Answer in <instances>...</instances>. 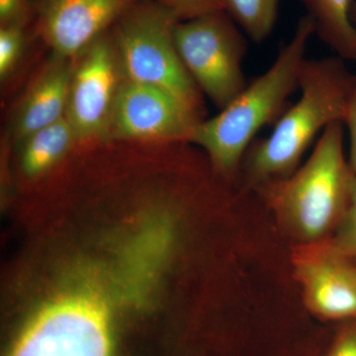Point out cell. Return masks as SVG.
Returning a JSON list of instances; mask_svg holds the SVG:
<instances>
[{"instance_id": "obj_1", "label": "cell", "mask_w": 356, "mask_h": 356, "mask_svg": "<svg viewBox=\"0 0 356 356\" xmlns=\"http://www.w3.org/2000/svg\"><path fill=\"white\" fill-rule=\"evenodd\" d=\"M315 24L300 18L294 34L261 76L252 79L228 106L196 126L189 143L202 149L215 172L229 179L240 170L255 136L275 124L286 110L288 98L299 89L300 76Z\"/></svg>"}, {"instance_id": "obj_2", "label": "cell", "mask_w": 356, "mask_h": 356, "mask_svg": "<svg viewBox=\"0 0 356 356\" xmlns=\"http://www.w3.org/2000/svg\"><path fill=\"white\" fill-rule=\"evenodd\" d=\"M355 81V74L339 56L307 58L298 102L283 112L270 135L254 140L243 156L240 168L248 186L254 188L294 172L318 134L343 121Z\"/></svg>"}, {"instance_id": "obj_3", "label": "cell", "mask_w": 356, "mask_h": 356, "mask_svg": "<svg viewBox=\"0 0 356 356\" xmlns=\"http://www.w3.org/2000/svg\"><path fill=\"white\" fill-rule=\"evenodd\" d=\"M356 175L344 153V125L321 134L303 165L254 187L297 243L331 238L350 204Z\"/></svg>"}, {"instance_id": "obj_4", "label": "cell", "mask_w": 356, "mask_h": 356, "mask_svg": "<svg viewBox=\"0 0 356 356\" xmlns=\"http://www.w3.org/2000/svg\"><path fill=\"white\" fill-rule=\"evenodd\" d=\"M179 19L153 0H138L110 29L122 74L172 93L204 117L203 95L175 43Z\"/></svg>"}, {"instance_id": "obj_5", "label": "cell", "mask_w": 356, "mask_h": 356, "mask_svg": "<svg viewBox=\"0 0 356 356\" xmlns=\"http://www.w3.org/2000/svg\"><path fill=\"white\" fill-rule=\"evenodd\" d=\"M175 38L192 81L218 109L228 106L248 86L245 33L224 10L179 21Z\"/></svg>"}, {"instance_id": "obj_6", "label": "cell", "mask_w": 356, "mask_h": 356, "mask_svg": "<svg viewBox=\"0 0 356 356\" xmlns=\"http://www.w3.org/2000/svg\"><path fill=\"white\" fill-rule=\"evenodd\" d=\"M113 318L65 295L44 300L11 356H110Z\"/></svg>"}, {"instance_id": "obj_7", "label": "cell", "mask_w": 356, "mask_h": 356, "mask_svg": "<svg viewBox=\"0 0 356 356\" xmlns=\"http://www.w3.org/2000/svg\"><path fill=\"white\" fill-rule=\"evenodd\" d=\"M123 79L110 30L74 58L65 119L79 147L107 142Z\"/></svg>"}, {"instance_id": "obj_8", "label": "cell", "mask_w": 356, "mask_h": 356, "mask_svg": "<svg viewBox=\"0 0 356 356\" xmlns=\"http://www.w3.org/2000/svg\"><path fill=\"white\" fill-rule=\"evenodd\" d=\"M205 117L172 93L154 86L123 79L107 142H188Z\"/></svg>"}, {"instance_id": "obj_9", "label": "cell", "mask_w": 356, "mask_h": 356, "mask_svg": "<svg viewBox=\"0 0 356 356\" xmlns=\"http://www.w3.org/2000/svg\"><path fill=\"white\" fill-rule=\"evenodd\" d=\"M291 262L304 303L324 320H356V259L331 238L297 243Z\"/></svg>"}, {"instance_id": "obj_10", "label": "cell", "mask_w": 356, "mask_h": 356, "mask_svg": "<svg viewBox=\"0 0 356 356\" xmlns=\"http://www.w3.org/2000/svg\"><path fill=\"white\" fill-rule=\"evenodd\" d=\"M138 0H37L35 29L51 55L76 58Z\"/></svg>"}, {"instance_id": "obj_11", "label": "cell", "mask_w": 356, "mask_h": 356, "mask_svg": "<svg viewBox=\"0 0 356 356\" xmlns=\"http://www.w3.org/2000/svg\"><path fill=\"white\" fill-rule=\"evenodd\" d=\"M74 58L51 55L14 110L8 126L13 144L65 118Z\"/></svg>"}, {"instance_id": "obj_12", "label": "cell", "mask_w": 356, "mask_h": 356, "mask_svg": "<svg viewBox=\"0 0 356 356\" xmlns=\"http://www.w3.org/2000/svg\"><path fill=\"white\" fill-rule=\"evenodd\" d=\"M21 172L26 178L44 177L79 147L76 134L67 119L41 129L16 145Z\"/></svg>"}, {"instance_id": "obj_13", "label": "cell", "mask_w": 356, "mask_h": 356, "mask_svg": "<svg viewBox=\"0 0 356 356\" xmlns=\"http://www.w3.org/2000/svg\"><path fill=\"white\" fill-rule=\"evenodd\" d=\"M316 34L337 56L356 62V28L351 18L355 0H301Z\"/></svg>"}, {"instance_id": "obj_14", "label": "cell", "mask_w": 356, "mask_h": 356, "mask_svg": "<svg viewBox=\"0 0 356 356\" xmlns=\"http://www.w3.org/2000/svg\"><path fill=\"white\" fill-rule=\"evenodd\" d=\"M222 9L254 43L266 41L277 22L280 0H221Z\"/></svg>"}, {"instance_id": "obj_15", "label": "cell", "mask_w": 356, "mask_h": 356, "mask_svg": "<svg viewBox=\"0 0 356 356\" xmlns=\"http://www.w3.org/2000/svg\"><path fill=\"white\" fill-rule=\"evenodd\" d=\"M27 25L0 26V81L13 76L24 56L27 44Z\"/></svg>"}, {"instance_id": "obj_16", "label": "cell", "mask_w": 356, "mask_h": 356, "mask_svg": "<svg viewBox=\"0 0 356 356\" xmlns=\"http://www.w3.org/2000/svg\"><path fill=\"white\" fill-rule=\"evenodd\" d=\"M331 238L337 248L356 259V179L348 209Z\"/></svg>"}, {"instance_id": "obj_17", "label": "cell", "mask_w": 356, "mask_h": 356, "mask_svg": "<svg viewBox=\"0 0 356 356\" xmlns=\"http://www.w3.org/2000/svg\"><path fill=\"white\" fill-rule=\"evenodd\" d=\"M175 14L180 21L224 10L221 0H153Z\"/></svg>"}, {"instance_id": "obj_18", "label": "cell", "mask_w": 356, "mask_h": 356, "mask_svg": "<svg viewBox=\"0 0 356 356\" xmlns=\"http://www.w3.org/2000/svg\"><path fill=\"white\" fill-rule=\"evenodd\" d=\"M34 0H0V26H28L34 18Z\"/></svg>"}, {"instance_id": "obj_19", "label": "cell", "mask_w": 356, "mask_h": 356, "mask_svg": "<svg viewBox=\"0 0 356 356\" xmlns=\"http://www.w3.org/2000/svg\"><path fill=\"white\" fill-rule=\"evenodd\" d=\"M329 356H356V320L346 321Z\"/></svg>"}, {"instance_id": "obj_20", "label": "cell", "mask_w": 356, "mask_h": 356, "mask_svg": "<svg viewBox=\"0 0 356 356\" xmlns=\"http://www.w3.org/2000/svg\"><path fill=\"white\" fill-rule=\"evenodd\" d=\"M343 125L348 128L350 134V156L348 163L356 175V81L348 98L344 114Z\"/></svg>"}, {"instance_id": "obj_21", "label": "cell", "mask_w": 356, "mask_h": 356, "mask_svg": "<svg viewBox=\"0 0 356 356\" xmlns=\"http://www.w3.org/2000/svg\"><path fill=\"white\" fill-rule=\"evenodd\" d=\"M351 18H353V24H355L356 28V0L355 3H353V10H351Z\"/></svg>"}]
</instances>
